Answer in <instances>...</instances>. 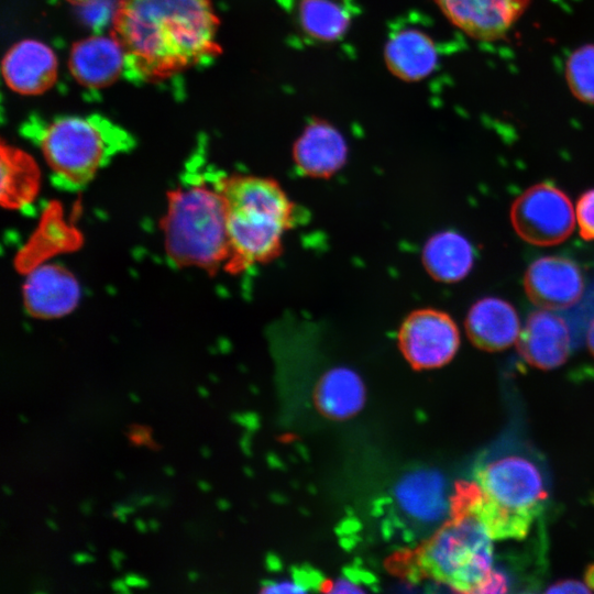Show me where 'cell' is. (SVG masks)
I'll return each mask as SVG.
<instances>
[{
    "mask_svg": "<svg viewBox=\"0 0 594 594\" xmlns=\"http://www.w3.org/2000/svg\"><path fill=\"white\" fill-rule=\"evenodd\" d=\"M218 29L211 0H119L111 33L127 70L154 84L218 56Z\"/></svg>",
    "mask_w": 594,
    "mask_h": 594,
    "instance_id": "obj_1",
    "label": "cell"
},
{
    "mask_svg": "<svg viewBox=\"0 0 594 594\" xmlns=\"http://www.w3.org/2000/svg\"><path fill=\"white\" fill-rule=\"evenodd\" d=\"M230 242L229 268L274 260L295 222V206L274 179L253 175L221 178Z\"/></svg>",
    "mask_w": 594,
    "mask_h": 594,
    "instance_id": "obj_2",
    "label": "cell"
},
{
    "mask_svg": "<svg viewBox=\"0 0 594 594\" xmlns=\"http://www.w3.org/2000/svg\"><path fill=\"white\" fill-rule=\"evenodd\" d=\"M220 182L193 178L170 193L163 229L167 255L177 265L212 271L229 263L231 251Z\"/></svg>",
    "mask_w": 594,
    "mask_h": 594,
    "instance_id": "obj_3",
    "label": "cell"
},
{
    "mask_svg": "<svg viewBox=\"0 0 594 594\" xmlns=\"http://www.w3.org/2000/svg\"><path fill=\"white\" fill-rule=\"evenodd\" d=\"M52 182L62 189L85 187L110 160L131 146L124 131L99 117L66 116L37 136Z\"/></svg>",
    "mask_w": 594,
    "mask_h": 594,
    "instance_id": "obj_4",
    "label": "cell"
},
{
    "mask_svg": "<svg viewBox=\"0 0 594 594\" xmlns=\"http://www.w3.org/2000/svg\"><path fill=\"white\" fill-rule=\"evenodd\" d=\"M492 540L473 515H453L422 544L418 562L453 591L476 593L492 571Z\"/></svg>",
    "mask_w": 594,
    "mask_h": 594,
    "instance_id": "obj_5",
    "label": "cell"
},
{
    "mask_svg": "<svg viewBox=\"0 0 594 594\" xmlns=\"http://www.w3.org/2000/svg\"><path fill=\"white\" fill-rule=\"evenodd\" d=\"M574 210L569 197L550 183L526 189L510 208V221L517 234L535 245L563 242L574 229Z\"/></svg>",
    "mask_w": 594,
    "mask_h": 594,
    "instance_id": "obj_6",
    "label": "cell"
},
{
    "mask_svg": "<svg viewBox=\"0 0 594 594\" xmlns=\"http://www.w3.org/2000/svg\"><path fill=\"white\" fill-rule=\"evenodd\" d=\"M474 476L493 501L513 510L537 516L548 496L537 465L520 455H505L480 464Z\"/></svg>",
    "mask_w": 594,
    "mask_h": 594,
    "instance_id": "obj_7",
    "label": "cell"
},
{
    "mask_svg": "<svg viewBox=\"0 0 594 594\" xmlns=\"http://www.w3.org/2000/svg\"><path fill=\"white\" fill-rule=\"evenodd\" d=\"M398 344L405 359L416 369H437L449 363L460 345L459 329L444 311L422 308L402 322Z\"/></svg>",
    "mask_w": 594,
    "mask_h": 594,
    "instance_id": "obj_8",
    "label": "cell"
},
{
    "mask_svg": "<svg viewBox=\"0 0 594 594\" xmlns=\"http://www.w3.org/2000/svg\"><path fill=\"white\" fill-rule=\"evenodd\" d=\"M452 495L446 477L431 468L405 473L394 487L398 510L410 522L429 528L451 517Z\"/></svg>",
    "mask_w": 594,
    "mask_h": 594,
    "instance_id": "obj_9",
    "label": "cell"
},
{
    "mask_svg": "<svg viewBox=\"0 0 594 594\" xmlns=\"http://www.w3.org/2000/svg\"><path fill=\"white\" fill-rule=\"evenodd\" d=\"M528 298L544 309H564L582 296L584 283L579 265L563 256H544L532 262L525 273Z\"/></svg>",
    "mask_w": 594,
    "mask_h": 594,
    "instance_id": "obj_10",
    "label": "cell"
},
{
    "mask_svg": "<svg viewBox=\"0 0 594 594\" xmlns=\"http://www.w3.org/2000/svg\"><path fill=\"white\" fill-rule=\"evenodd\" d=\"M1 68L7 86L26 96L51 89L58 74L54 51L47 44L32 38L13 44L3 56Z\"/></svg>",
    "mask_w": 594,
    "mask_h": 594,
    "instance_id": "obj_11",
    "label": "cell"
},
{
    "mask_svg": "<svg viewBox=\"0 0 594 594\" xmlns=\"http://www.w3.org/2000/svg\"><path fill=\"white\" fill-rule=\"evenodd\" d=\"M470 514L484 526L493 540L521 539L527 536L534 514L517 512L493 501L477 482H460L452 495L451 516Z\"/></svg>",
    "mask_w": 594,
    "mask_h": 594,
    "instance_id": "obj_12",
    "label": "cell"
},
{
    "mask_svg": "<svg viewBox=\"0 0 594 594\" xmlns=\"http://www.w3.org/2000/svg\"><path fill=\"white\" fill-rule=\"evenodd\" d=\"M68 68L81 86L105 88L116 82L127 69L125 53L112 33L90 35L73 44Z\"/></svg>",
    "mask_w": 594,
    "mask_h": 594,
    "instance_id": "obj_13",
    "label": "cell"
},
{
    "mask_svg": "<svg viewBox=\"0 0 594 594\" xmlns=\"http://www.w3.org/2000/svg\"><path fill=\"white\" fill-rule=\"evenodd\" d=\"M529 0H437L443 13L477 40L503 36L525 11Z\"/></svg>",
    "mask_w": 594,
    "mask_h": 594,
    "instance_id": "obj_14",
    "label": "cell"
},
{
    "mask_svg": "<svg viewBox=\"0 0 594 594\" xmlns=\"http://www.w3.org/2000/svg\"><path fill=\"white\" fill-rule=\"evenodd\" d=\"M516 346L521 358L540 370L562 365L570 353V333L565 321L548 311H535L519 332Z\"/></svg>",
    "mask_w": 594,
    "mask_h": 594,
    "instance_id": "obj_15",
    "label": "cell"
},
{
    "mask_svg": "<svg viewBox=\"0 0 594 594\" xmlns=\"http://www.w3.org/2000/svg\"><path fill=\"white\" fill-rule=\"evenodd\" d=\"M75 277L58 265L36 267L23 286L26 310L37 318H56L70 312L79 299Z\"/></svg>",
    "mask_w": 594,
    "mask_h": 594,
    "instance_id": "obj_16",
    "label": "cell"
},
{
    "mask_svg": "<svg viewBox=\"0 0 594 594\" xmlns=\"http://www.w3.org/2000/svg\"><path fill=\"white\" fill-rule=\"evenodd\" d=\"M465 330L470 341L487 352L507 349L517 341L520 332L514 307L495 297L482 298L470 308Z\"/></svg>",
    "mask_w": 594,
    "mask_h": 594,
    "instance_id": "obj_17",
    "label": "cell"
},
{
    "mask_svg": "<svg viewBox=\"0 0 594 594\" xmlns=\"http://www.w3.org/2000/svg\"><path fill=\"white\" fill-rule=\"evenodd\" d=\"M293 156L302 175L328 178L345 163L346 145L336 129L326 123H315L297 140Z\"/></svg>",
    "mask_w": 594,
    "mask_h": 594,
    "instance_id": "obj_18",
    "label": "cell"
},
{
    "mask_svg": "<svg viewBox=\"0 0 594 594\" xmlns=\"http://www.w3.org/2000/svg\"><path fill=\"white\" fill-rule=\"evenodd\" d=\"M474 263V249L455 231L433 234L424 245L422 264L428 274L442 283H455L464 278Z\"/></svg>",
    "mask_w": 594,
    "mask_h": 594,
    "instance_id": "obj_19",
    "label": "cell"
},
{
    "mask_svg": "<svg viewBox=\"0 0 594 594\" xmlns=\"http://www.w3.org/2000/svg\"><path fill=\"white\" fill-rule=\"evenodd\" d=\"M365 400L364 384L356 372L345 366L328 370L316 387V404L328 417L346 419L361 410Z\"/></svg>",
    "mask_w": 594,
    "mask_h": 594,
    "instance_id": "obj_20",
    "label": "cell"
},
{
    "mask_svg": "<svg viewBox=\"0 0 594 594\" xmlns=\"http://www.w3.org/2000/svg\"><path fill=\"white\" fill-rule=\"evenodd\" d=\"M437 57L431 38L416 29L397 31L386 47L388 67L406 80H418L429 75L437 64Z\"/></svg>",
    "mask_w": 594,
    "mask_h": 594,
    "instance_id": "obj_21",
    "label": "cell"
},
{
    "mask_svg": "<svg viewBox=\"0 0 594 594\" xmlns=\"http://www.w3.org/2000/svg\"><path fill=\"white\" fill-rule=\"evenodd\" d=\"M1 198L9 207H23L31 202L37 190L38 169L23 151L1 145Z\"/></svg>",
    "mask_w": 594,
    "mask_h": 594,
    "instance_id": "obj_22",
    "label": "cell"
},
{
    "mask_svg": "<svg viewBox=\"0 0 594 594\" xmlns=\"http://www.w3.org/2000/svg\"><path fill=\"white\" fill-rule=\"evenodd\" d=\"M299 21L304 30L318 40H334L345 31L349 15L332 0H302Z\"/></svg>",
    "mask_w": 594,
    "mask_h": 594,
    "instance_id": "obj_23",
    "label": "cell"
},
{
    "mask_svg": "<svg viewBox=\"0 0 594 594\" xmlns=\"http://www.w3.org/2000/svg\"><path fill=\"white\" fill-rule=\"evenodd\" d=\"M565 78L579 100L594 103V45L582 46L570 55Z\"/></svg>",
    "mask_w": 594,
    "mask_h": 594,
    "instance_id": "obj_24",
    "label": "cell"
},
{
    "mask_svg": "<svg viewBox=\"0 0 594 594\" xmlns=\"http://www.w3.org/2000/svg\"><path fill=\"white\" fill-rule=\"evenodd\" d=\"M576 217L581 237L584 240L594 241V189L585 191L579 198Z\"/></svg>",
    "mask_w": 594,
    "mask_h": 594,
    "instance_id": "obj_25",
    "label": "cell"
},
{
    "mask_svg": "<svg viewBox=\"0 0 594 594\" xmlns=\"http://www.w3.org/2000/svg\"><path fill=\"white\" fill-rule=\"evenodd\" d=\"M309 591V583H305L297 579H280L264 584L263 593L273 594H299Z\"/></svg>",
    "mask_w": 594,
    "mask_h": 594,
    "instance_id": "obj_26",
    "label": "cell"
},
{
    "mask_svg": "<svg viewBox=\"0 0 594 594\" xmlns=\"http://www.w3.org/2000/svg\"><path fill=\"white\" fill-rule=\"evenodd\" d=\"M507 591H508V582L504 573L497 570H492L476 593L492 594V593H506Z\"/></svg>",
    "mask_w": 594,
    "mask_h": 594,
    "instance_id": "obj_27",
    "label": "cell"
},
{
    "mask_svg": "<svg viewBox=\"0 0 594 594\" xmlns=\"http://www.w3.org/2000/svg\"><path fill=\"white\" fill-rule=\"evenodd\" d=\"M326 591L334 594H345V593H362L365 590L363 588L362 583L358 582L352 578L341 576L333 580L328 584Z\"/></svg>",
    "mask_w": 594,
    "mask_h": 594,
    "instance_id": "obj_28",
    "label": "cell"
},
{
    "mask_svg": "<svg viewBox=\"0 0 594 594\" xmlns=\"http://www.w3.org/2000/svg\"><path fill=\"white\" fill-rule=\"evenodd\" d=\"M590 587L575 580H563L552 584L547 593H590Z\"/></svg>",
    "mask_w": 594,
    "mask_h": 594,
    "instance_id": "obj_29",
    "label": "cell"
},
{
    "mask_svg": "<svg viewBox=\"0 0 594 594\" xmlns=\"http://www.w3.org/2000/svg\"><path fill=\"white\" fill-rule=\"evenodd\" d=\"M123 580L130 587L147 588L150 586L148 581L142 575H139L136 573H132V572L125 573L123 575Z\"/></svg>",
    "mask_w": 594,
    "mask_h": 594,
    "instance_id": "obj_30",
    "label": "cell"
},
{
    "mask_svg": "<svg viewBox=\"0 0 594 594\" xmlns=\"http://www.w3.org/2000/svg\"><path fill=\"white\" fill-rule=\"evenodd\" d=\"M72 561L79 565V564H85V563H91V562H95L96 559L94 556L89 554V553H85V552H75L72 554Z\"/></svg>",
    "mask_w": 594,
    "mask_h": 594,
    "instance_id": "obj_31",
    "label": "cell"
},
{
    "mask_svg": "<svg viewBox=\"0 0 594 594\" xmlns=\"http://www.w3.org/2000/svg\"><path fill=\"white\" fill-rule=\"evenodd\" d=\"M109 557H110V561H111L112 566L116 570H120L121 569V561L124 560L125 554L122 551L118 550V549H111Z\"/></svg>",
    "mask_w": 594,
    "mask_h": 594,
    "instance_id": "obj_32",
    "label": "cell"
},
{
    "mask_svg": "<svg viewBox=\"0 0 594 594\" xmlns=\"http://www.w3.org/2000/svg\"><path fill=\"white\" fill-rule=\"evenodd\" d=\"M110 586L114 592H118V593H122V594L131 593V587L125 583L123 579L113 580Z\"/></svg>",
    "mask_w": 594,
    "mask_h": 594,
    "instance_id": "obj_33",
    "label": "cell"
},
{
    "mask_svg": "<svg viewBox=\"0 0 594 594\" xmlns=\"http://www.w3.org/2000/svg\"><path fill=\"white\" fill-rule=\"evenodd\" d=\"M584 580L590 590L594 591V563L586 569Z\"/></svg>",
    "mask_w": 594,
    "mask_h": 594,
    "instance_id": "obj_34",
    "label": "cell"
},
{
    "mask_svg": "<svg viewBox=\"0 0 594 594\" xmlns=\"http://www.w3.org/2000/svg\"><path fill=\"white\" fill-rule=\"evenodd\" d=\"M586 341H587L590 352L594 356V319L590 323L587 334H586Z\"/></svg>",
    "mask_w": 594,
    "mask_h": 594,
    "instance_id": "obj_35",
    "label": "cell"
},
{
    "mask_svg": "<svg viewBox=\"0 0 594 594\" xmlns=\"http://www.w3.org/2000/svg\"><path fill=\"white\" fill-rule=\"evenodd\" d=\"M113 509L118 510V512H121V513H124L127 515L132 514L135 510V508L133 506L125 505V504H122V503H114L113 504Z\"/></svg>",
    "mask_w": 594,
    "mask_h": 594,
    "instance_id": "obj_36",
    "label": "cell"
},
{
    "mask_svg": "<svg viewBox=\"0 0 594 594\" xmlns=\"http://www.w3.org/2000/svg\"><path fill=\"white\" fill-rule=\"evenodd\" d=\"M79 509L85 516H89L92 513V502L85 499L79 504Z\"/></svg>",
    "mask_w": 594,
    "mask_h": 594,
    "instance_id": "obj_37",
    "label": "cell"
},
{
    "mask_svg": "<svg viewBox=\"0 0 594 594\" xmlns=\"http://www.w3.org/2000/svg\"><path fill=\"white\" fill-rule=\"evenodd\" d=\"M134 527L140 534H145L148 528L147 524L141 518L134 519Z\"/></svg>",
    "mask_w": 594,
    "mask_h": 594,
    "instance_id": "obj_38",
    "label": "cell"
},
{
    "mask_svg": "<svg viewBox=\"0 0 594 594\" xmlns=\"http://www.w3.org/2000/svg\"><path fill=\"white\" fill-rule=\"evenodd\" d=\"M155 501V496L153 495H144L138 501L139 506H146L148 504H152Z\"/></svg>",
    "mask_w": 594,
    "mask_h": 594,
    "instance_id": "obj_39",
    "label": "cell"
},
{
    "mask_svg": "<svg viewBox=\"0 0 594 594\" xmlns=\"http://www.w3.org/2000/svg\"><path fill=\"white\" fill-rule=\"evenodd\" d=\"M197 486L201 492H209L211 490L210 484L204 480H199Z\"/></svg>",
    "mask_w": 594,
    "mask_h": 594,
    "instance_id": "obj_40",
    "label": "cell"
},
{
    "mask_svg": "<svg viewBox=\"0 0 594 594\" xmlns=\"http://www.w3.org/2000/svg\"><path fill=\"white\" fill-rule=\"evenodd\" d=\"M147 526H148L150 530H152V531H157L158 528H160V522H158V520H156L155 518H151V519L147 521Z\"/></svg>",
    "mask_w": 594,
    "mask_h": 594,
    "instance_id": "obj_41",
    "label": "cell"
},
{
    "mask_svg": "<svg viewBox=\"0 0 594 594\" xmlns=\"http://www.w3.org/2000/svg\"><path fill=\"white\" fill-rule=\"evenodd\" d=\"M72 4H76V6H85V4H88V3H91L96 0H65Z\"/></svg>",
    "mask_w": 594,
    "mask_h": 594,
    "instance_id": "obj_42",
    "label": "cell"
},
{
    "mask_svg": "<svg viewBox=\"0 0 594 594\" xmlns=\"http://www.w3.org/2000/svg\"><path fill=\"white\" fill-rule=\"evenodd\" d=\"M112 515L116 516L121 522H127V514L113 510Z\"/></svg>",
    "mask_w": 594,
    "mask_h": 594,
    "instance_id": "obj_43",
    "label": "cell"
},
{
    "mask_svg": "<svg viewBox=\"0 0 594 594\" xmlns=\"http://www.w3.org/2000/svg\"><path fill=\"white\" fill-rule=\"evenodd\" d=\"M163 472H164V474H166L167 476H174L175 473H176L175 469H174L173 466H170V465H165V466L163 468Z\"/></svg>",
    "mask_w": 594,
    "mask_h": 594,
    "instance_id": "obj_44",
    "label": "cell"
},
{
    "mask_svg": "<svg viewBox=\"0 0 594 594\" xmlns=\"http://www.w3.org/2000/svg\"><path fill=\"white\" fill-rule=\"evenodd\" d=\"M200 454L202 458H209L211 455V451L207 446L200 447Z\"/></svg>",
    "mask_w": 594,
    "mask_h": 594,
    "instance_id": "obj_45",
    "label": "cell"
},
{
    "mask_svg": "<svg viewBox=\"0 0 594 594\" xmlns=\"http://www.w3.org/2000/svg\"><path fill=\"white\" fill-rule=\"evenodd\" d=\"M45 524L50 529H52L54 531H56L58 529L57 524L51 518L45 519Z\"/></svg>",
    "mask_w": 594,
    "mask_h": 594,
    "instance_id": "obj_46",
    "label": "cell"
},
{
    "mask_svg": "<svg viewBox=\"0 0 594 594\" xmlns=\"http://www.w3.org/2000/svg\"><path fill=\"white\" fill-rule=\"evenodd\" d=\"M198 578H199V574H198L196 571H194V570L188 571V573H187V579H188L190 582L197 581Z\"/></svg>",
    "mask_w": 594,
    "mask_h": 594,
    "instance_id": "obj_47",
    "label": "cell"
},
{
    "mask_svg": "<svg viewBox=\"0 0 594 594\" xmlns=\"http://www.w3.org/2000/svg\"><path fill=\"white\" fill-rule=\"evenodd\" d=\"M197 392H198V394H199L200 397L206 398V397L209 396V392H208L207 388L204 387V386H198Z\"/></svg>",
    "mask_w": 594,
    "mask_h": 594,
    "instance_id": "obj_48",
    "label": "cell"
},
{
    "mask_svg": "<svg viewBox=\"0 0 594 594\" xmlns=\"http://www.w3.org/2000/svg\"><path fill=\"white\" fill-rule=\"evenodd\" d=\"M217 506H218V508H220V509H227V508L229 507V504H228V502L224 501V499H218V501H217Z\"/></svg>",
    "mask_w": 594,
    "mask_h": 594,
    "instance_id": "obj_49",
    "label": "cell"
},
{
    "mask_svg": "<svg viewBox=\"0 0 594 594\" xmlns=\"http://www.w3.org/2000/svg\"><path fill=\"white\" fill-rule=\"evenodd\" d=\"M129 398L131 399V402H133V403H135V404L140 403L139 396H138L135 393H133V392H130V393H129Z\"/></svg>",
    "mask_w": 594,
    "mask_h": 594,
    "instance_id": "obj_50",
    "label": "cell"
},
{
    "mask_svg": "<svg viewBox=\"0 0 594 594\" xmlns=\"http://www.w3.org/2000/svg\"><path fill=\"white\" fill-rule=\"evenodd\" d=\"M2 492L8 496L12 494V490L8 485H2Z\"/></svg>",
    "mask_w": 594,
    "mask_h": 594,
    "instance_id": "obj_51",
    "label": "cell"
},
{
    "mask_svg": "<svg viewBox=\"0 0 594 594\" xmlns=\"http://www.w3.org/2000/svg\"><path fill=\"white\" fill-rule=\"evenodd\" d=\"M18 419L23 422V424H26L29 421V419L26 418V416L22 415V414H19L18 415Z\"/></svg>",
    "mask_w": 594,
    "mask_h": 594,
    "instance_id": "obj_52",
    "label": "cell"
},
{
    "mask_svg": "<svg viewBox=\"0 0 594 594\" xmlns=\"http://www.w3.org/2000/svg\"><path fill=\"white\" fill-rule=\"evenodd\" d=\"M114 475L118 480H124V474L121 471H116Z\"/></svg>",
    "mask_w": 594,
    "mask_h": 594,
    "instance_id": "obj_53",
    "label": "cell"
},
{
    "mask_svg": "<svg viewBox=\"0 0 594 594\" xmlns=\"http://www.w3.org/2000/svg\"><path fill=\"white\" fill-rule=\"evenodd\" d=\"M86 547H87L89 552H95L96 551V548L91 542H87Z\"/></svg>",
    "mask_w": 594,
    "mask_h": 594,
    "instance_id": "obj_54",
    "label": "cell"
},
{
    "mask_svg": "<svg viewBox=\"0 0 594 594\" xmlns=\"http://www.w3.org/2000/svg\"><path fill=\"white\" fill-rule=\"evenodd\" d=\"M48 509L54 514H56V512H57L56 508L53 505H50Z\"/></svg>",
    "mask_w": 594,
    "mask_h": 594,
    "instance_id": "obj_55",
    "label": "cell"
},
{
    "mask_svg": "<svg viewBox=\"0 0 594 594\" xmlns=\"http://www.w3.org/2000/svg\"><path fill=\"white\" fill-rule=\"evenodd\" d=\"M35 594H45L46 592L45 591H42V590H38V591H34Z\"/></svg>",
    "mask_w": 594,
    "mask_h": 594,
    "instance_id": "obj_56",
    "label": "cell"
},
{
    "mask_svg": "<svg viewBox=\"0 0 594 594\" xmlns=\"http://www.w3.org/2000/svg\"><path fill=\"white\" fill-rule=\"evenodd\" d=\"M210 380H212L213 382H216V381H217V377L213 376V375H210Z\"/></svg>",
    "mask_w": 594,
    "mask_h": 594,
    "instance_id": "obj_57",
    "label": "cell"
}]
</instances>
